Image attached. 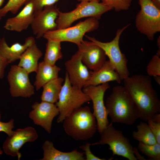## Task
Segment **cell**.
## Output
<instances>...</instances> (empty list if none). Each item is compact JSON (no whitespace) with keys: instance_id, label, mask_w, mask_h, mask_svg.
I'll return each instance as SVG.
<instances>
[{"instance_id":"277c9868","label":"cell","mask_w":160,"mask_h":160,"mask_svg":"<svg viewBox=\"0 0 160 160\" xmlns=\"http://www.w3.org/2000/svg\"><path fill=\"white\" fill-rule=\"evenodd\" d=\"M90 101L89 97L84 92L82 89L72 85L66 72L58 100L55 103L59 112L57 120V122L62 123L66 117Z\"/></svg>"},{"instance_id":"5bb4252c","label":"cell","mask_w":160,"mask_h":160,"mask_svg":"<svg viewBox=\"0 0 160 160\" xmlns=\"http://www.w3.org/2000/svg\"><path fill=\"white\" fill-rule=\"evenodd\" d=\"M31 107L32 110L29 113V118L35 124L41 126L50 134L53 120L59 113L55 104L43 101L40 103L36 102Z\"/></svg>"},{"instance_id":"ac0fdd59","label":"cell","mask_w":160,"mask_h":160,"mask_svg":"<svg viewBox=\"0 0 160 160\" xmlns=\"http://www.w3.org/2000/svg\"><path fill=\"white\" fill-rule=\"evenodd\" d=\"M121 80L109 60H106L98 69L90 71L89 77L84 87L89 86H97L110 81H116L119 84Z\"/></svg>"},{"instance_id":"e0dca14e","label":"cell","mask_w":160,"mask_h":160,"mask_svg":"<svg viewBox=\"0 0 160 160\" xmlns=\"http://www.w3.org/2000/svg\"><path fill=\"white\" fill-rule=\"evenodd\" d=\"M23 9L15 16L8 18L4 28L6 30L17 32L27 29L32 22L35 12L33 2L29 0Z\"/></svg>"},{"instance_id":"4316f807","label":"cell","mask_w":160,"mask_h":160,"mask_svg":"<svg viewBox=\"0 0 160 160\" xmlns=\"http://www.w3.org/2000/svg\"><path fill=\"white\" fill-rule=\"evenodd\" d=\"M29 0H9L6 4L0 9L2 17L10 12L13 14L17 13L21 7Z\"/></svg>"},{"instance_id":"74e56055","label":"cell","mask_w":160,"mask_h":160,"mask_svg":"<svg viewBox=\"0 0 160 160\" xmlns=\"http://www.w3.org/2000/svg\"><path fill=\"white\" fill-rule=\"evenodd\" d=\"M78 1L81 2V1H91L93 0H77Z\"/></svg>"},{"instance_id":"9c48e42d","label":"cell","mask_w":160,"mask_h":160,"mask_svg":"<svg viewBox=\"0 0 160 160\" xmlns=\"http://www.w3.org/2000/svg\"><path fill=\"white\" fill-rule=\"evenodd\" d=\"M140 9L135 19L137 30L153 40L155 35L160 32V9L150 0H138Z\"/></svg>"},{"instance_id":"83f0119b","label":"cell","mask_w":160,"mask_h":160,"mask_svg":"<svg viewBox=\"0 0 160 160\" xmlns=\"http://www.w3.org/2000/svg\"><path fill=\"white\" fill-rule=\"evenodd\" d=\"M101 2L116 11L128 10L130 6L132 0H100Z\"/></svg>"},{"instance_id":"3957f363","label":"cell","mask_w":160,"mask_h":160,"mask_svg":"<svg viewBox=\"0 0 160 160\" xmlns=\"http://www.w3.org/2000/svg\"><path fill=\"white\" fill-rule=\"evenodd\" d=\"M63 127L67 135L76 140H87L96 132L97 121L88 106L77 108L63 120Z\"/></svg>"},{"instance_id":"8fae6325","label":"cell","mask_w":160,"mask_h":160,"mask_svg":"<svg viewBox=\"0 0 160 160\" xmlns=\"http://www.w3.org/2000/svg\"><path fill=\"white\" fill-rule=\"evenodd\" d=\"M29 73L18 65H12L8 73L9 92L13 97H30L35 94L34 86L31 83Z\"/></svg>"},{"instance_id":"ba28073f","label":"cell","mask_w":160,"mask_h":160,"mask_svg":"<svg viewBox=\"0 0 160 160\" xmlns=\"http://www.w3.org/2000/svg\"><path fill=\"white\" fill-rule=\"evenodd\" d=\"M130 25V24H129L118 29L113 40L108 42H101L94 37L86 36V37L90 41L103 49L122 80L129 76V73L127 65L128 60L124 54L120 50L119 41L122 33Z\"/></svg>"},{"instance_id":"f35d334b","label":"cell","mask_w":160,"mask_h":160,"mask_svg":"<svg viewBox=\"0 0 160 160\" xmlns=\"http://www.w3.org/2000/svg\"><path fill=\"white\" fill-rule=\"evenodd\" d=\"M3 151L0 148V157L1 155L2 154Z\"/></svg>"},{"instance_id":"d6986e66","label":"cell","mask_w":160,"mask_h":160,"mask_svg":"<svg viewBox=\"0 0 160 160\" xmlns=\"http://www.w3.org/2000/svg\"><path fill=\"white\" fill-rule=\"evenodd\" d=\"M36 43L34 38L29 36L25 39L23 44L15 43L11 46H9L4 37L0 40V54L8 64L12 63L19 60L21 55L29 46Z\"/></svg>"},{"instance_id":"5b68a950","label":"cell","mask_w":160,"mask_h":160,"mask_svg":"<svg viewBox=\"0 0 160 160\" xmlns=\"http://www.w3.org/2000/svg\"><path fill=\"white\" fill-rule=\"evenodd\" d=\"M100 1L80 2L74 9L70 12L60 11L56 20L57 29L70 27L75 21L85 17H94L99 20L104 14L112 9Z\"/></svg>"},{"instance_id":"7a4b0ae2","label":"cell","mask_w":160,"mask_h":160,"mask_svg":"<svg viewBox=\"0 0 160 160\" xmlns=\"http://www.w3.org/2000/svg\"><path fill=\"white\" fill-rule=\"evenodd\" d=\"M105 107L112 123L131 125L139 118L137 106L124 86L113 87Z\"/></svg>"},{"instance_id":"d590c367","label":"cell","mask_w":160,"mask_h":160,"mask_svg":"<svg viewBox=\"0 0 160 160\" xmlns=\"http://www.w3.org/2000/svg\"><path fill=\"white\" fill-rule=\"evenodd\" d=\"M155 80L156 82L159 85L160 84V76H157L154 77Z\"/></svg>"},{"instance_id":"d6a6232c","label":"cell","mask_w":160,"mask_h":160,"mask_svg":"<svg viewBox=\"0 0 160 160\" xmlns=\"http://www.w3.org/2000/svg\"><path fill=\"white\" fill-rule=\"evenodd\" d=\"M14 121L12 119L7 122H2L0 121V132H4L9 137L11 136L14 132L12 130L14 128Z\"/></svg>"},{"instance_id":"44dd1931","label":"cell","mask_w":160,"mask_h":160,"mask_svg":"<svg viewBox=\"0 0 160 160\" xmlns=\"http://www.w3.org/2000/svg\"><path fill=\"white\" fill-rule=\"evenodd\" d=\"M60 70V68L55 65H50L44 61L39 63L33 84L36 90H39L46 83L58 77Z\"/></svg>"},{"instance_id":"d4e9b609","label":"cell","mask_w":160,"mask_h":160,"mask_svg":"<svg viewBox=\"0 0 160 160\" xmlns=\"http://www.w3.org/2000/svg\"><path fill=\"white\" fill-rule=\"evenodd\" d=\"M137 131H133L132 136L139 142L148 145H153L157 143L156 139L148 124L140 122L137 125Z\"/></svg>"},{"instance_id":"cb8c5ba5","label":"cell","mask_w":160,"mask_h":160,"mask_svg":"<svg viewBox=\"0 0 160 160\" xmlns=\"http://www.w3.org/2000/svg\"><path fill=\"white\" fill-rule=\"evenodd\" d=\"M44 61L51 65H55L58 60L63 57L61 42L52 40H47Z\"/></svg>"},{"instance_id":"2e32d148","label":"cell","mask_w":160,"mask_h":160,"mask_svg":"<svg viewBox=\"0 0 160 160\" xmlns=\"http://www.w3.org/2000/svg\"><path fill=\"white\" fill-rule=\"evenodd\" d=\"M77 46L82 62L91 70H97L106 61V56L104 50L92 41L83 40Z\"/></svg>"},{"instance_id":"f1b7e54d","label":"cell","mask_w":160,"mask_h":160,"mask_svg":"<svg viewBox=\"0 0 160 160\" xmlns=\"http://www.w3.org/2000/svg\"><path fill=\"white\" fill-rule=\"evenodd\" d=\"M160 56L154 55L148 63L146 71L148 76L154 77L160 76Z\"/></svg>"},{"instance_id":"4fadbf2b","label":"cell","mask_w":160,"mask_h":160,"mask_svg":"<svg viewBox=\"0 0 160 160\" xmlns=\"http://www.w3.org/2000/svg\"><path fill=\"white\" fill-rule=\"evenodd\" d=\"M38 137V134L33 127L28 126L23 129H18L11 136L7 137L4 141L3 149L4 152L12 156L21 157L19 150L25 143L33 142Z\"/></svg>"},{"instance_id":"f546056e","label":"cell","mask_w":160,"mask_h":160,"mask_svg":"<svg viewBox=\"0 0 160 160\" xmlns=\"http://www.w3.org/2000/svg\"><path fill=\"white\" fill-rule=\"evenodd\" d=\"M147 124L154 135L157 143L160 144V121L149 119Z\"/></svg>"},{"instance_id":"30bf717a","label":"cell","mask_w":160,"mask_h":160,"mask_svg":"<svg viewBox=\"0 0 160 160\" xmlns=\"http://www.w3.org/2000/svg\"><path fill=\"white\" fill-rule=\"evenodd\" d=\"M109 88L108 83H106L97 86H88L82 89L92 101L93 113L96 120L97 130L100 134L109 124L104 97L105 92Z\"/></svg>"},{"instance_id":"603a6c76","label":"cell","mask_w":160,"mask_h":160,"mask_svg":"<svg viewBox=\"0 0 160 160\" xmlns=\"http://www.w3.org/2000/svg\"><path fill=\"white\" fill-rule=\"evenodd\" d=\"M64 79L58 77L49 81L43 87L41 101L55 103L58 101Z\"/></svg>"},{"instance_id":"9a60e30c","label":"cell","mask_w":160,"mask_h":160,"mask_svg":"<svg viewBox=\"0 0 160 160\" xmlns=\"http://www.w3.org/2000/svg\"><path fill=\"white\" fill-rule=\"evenodd\" d=\"M65 65L72 85L82 89L89 79L91 71L82 62L80 52L78 50Z\"/></svg>"},{"instance_id":"1f68e13d","label":"cell","mask_w":160,"mask_h":160,"mask_svg":"<svg viewBox=\"0 0 160 160\" xmlns=\"http://www.w3.org/2000/svg\"><path fill=\"white\" fill-rule=\"evenodd\" d=\"M91 143H87L85 145L79 146V148L84 151L85 155V160H105V158H100L95 156L91 151L90 146Z\"/></svg>"},{"instance_id":"52a82bcc","label":"cell","mask_w":160,"mask_h":160,"mask_svg":"<svg viewBox=\"0 0 160 160\" xmlns=\"http://www.w3.org/2000/svg\"><path fill=\"white\" fill-rule=\"evenodd\" d=\"M100 140L91 145H108L112 155L120 156L129 160H137L135 154L134 147L129 140L120 130L116 129L111 122L100 133Z\"/></svg>"},{"instance_id":"836d02e7","label":"cell","mask_w":160,"mask_h":160,"mask_svg":"<svg viewBox=\"0 0 160 160\" xmlns=\"http://www.w3.org/2000/svg\"><path fill=\"white\" fill-rule=\"evenodd\" d=\"M8 64L6 60L0 54V79L3 78L5 70Z\"/></svg>"},{"instance_id":"8d00e7d4","label":"cell","mask_w":160,"mask_h":160,"mask_svg":"<svg viewBox=\"0 0 160 160\" xmlns=\"http://www.w3.org/2000/svg\"><path fill=\"white\" fill-rule=\"evenodd\" d=\"M4 0H0V20L1 19L2 17H1V14H0V9H1V7L3 3Z\"/></svg>"},{"instance_id":"8992f818","label":"cell","mask_w":160,"mask_h":160,"mask_svg":"<svg viewBox=\"0 0 160 160\" xmlns=\"http://www.w3.org/2000/svg\"><path fill=\"white\" fill-rule=\"evenodd\" d=\"M99 20L94 17H89L84 21H79L72 27L49 31L43 37L47 40L61 42H69L78 46L83 41L84 36L86 33L94 31L99 28Z\"/></svg>"},{"instance_id":"484cf974","label":"cell","mask_w":160,"mask_h":160,"mask_svg":"<svg viewBox=\"0 0 160 160\" xmlns=\"http://www.w3.org/2000/svg\"><path fill=\"white\" fill-rule=\"evenodd\" d=\"M137 148L142 153L150 159L160 160V144L148 145L139 142Z\"/></svg>"},{"instance_id":"7c38bea8","label":"cell","mask_w":160,"mask_h":160,"mask_svg":"<svg viewBox=\"0 0 160 160\" xmlns=\"http://www.w3.org/2000/svg\"><path fill=\"white\" fill-rule=\"evenodd\" d=\"M60 11L54 5L46 6L42 10L35 11L31 26L36 38L43 37L47 32L57 29L56 20Z\"/></svg>"},{"instance_id":"6da1fadb","label":"cell","mask_w":160,"mask_h":160,"mask_svg":"<svg viewBox=\"0 0 160 160\" xmlns=\"http://www.w3.org/2000/svg\"><path fill=\"white\" fill-rule=\"evenodd\" d=\"M126 88L137 108L139 118L147 121L160 113V101L153 88L150 76L143 75L129 76L123 80Z\"/></svg>"},{"instance_id":"4dcf8cb0","label":"cell","mask_w":160,"mask_h":160,"mask_svg":"<svg viewBox=\"0 0 160 160\" xmlns=\"http://www.w3.org/2000/svg\"><path fill=\"white\" fill-rule=\"evenodd\" d=\"M35 11L42 10L45 6L54 5L60 0H32Z\"/></svg>"},{"instance_id":"ab89813d","label":"cell","mask_w":160,"mask_h":160,"mask_svg":"<svg viewBox=\"0 0 160 160\" xmlns=\"http://www.w3.org/2000/svg\"><path fill=\"white\" fill-rule=\"evenodd\" d=\"M1 119V115L0 112V120Z\"/></svg>"},{"instance_id":"7402d4cb","label":"cell","mask_w":160,"mask_h":160,"mask_svg":"<svg viewBox=\"0 0 160 160\" xmlns=\"http://www.w3.org/2000/svg\"><path fill=\"white\" fill-rule=\"evenodd\" d=\"M42 55V52L35 43L28 47L22 54L17 65L29 74L36 72L38 65V61Z\"/></svg>"},{"instance_id":"e575fe53","label":"cell","mask_w":160,"mask_h":160,"mask_svg":"<svg viewBox=\"0 0 160 160\" xmlns=\"http://www.w3.org/2000/svg\"><path fill=\"white\" fill-rule=\"evenodd\" d=\"M157 8L160 9V0H150Z\"/></svg>"},{"instance_id":"ffe728a7","label":"cell","mask_w":160,"mask_h":160,"mask_svg":"<svg viewBox=\"0 0 160 160\" xmlns=\"http://www.w3.org/2000/svg\"><path fill=\"white\" fill-rule=\"evenodd\" d=\"M43 158L41 160H85L84 152L75 149L69 152L60 151L55 148L52 142L46 140L42 146Z\"/></svg>"}]
</instances>
